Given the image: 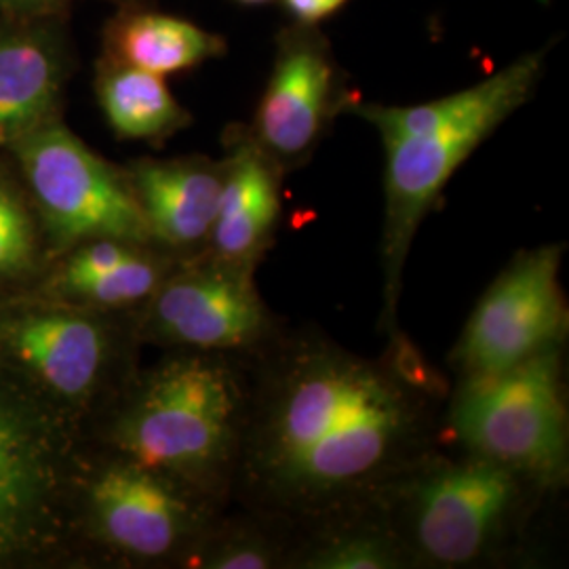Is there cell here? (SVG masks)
<instances>
[{"mask_svg": "<svg viewBox=\"0 0 569 569\" xmlns=\"http://www.w3.org/2000/svg\"><path fill=\"white\" fill-rule=\"evenodd\" d=\"M247 366L232 496L291 538L376 509L443 437L448 387L401 331L371 359L319 331L281 329Z\"/></svg>", "mask_w": 569, "mask_h": 569, "instance_id": "6da1fadb", "label": "cell"}, {"mask_svg": "<svg viewBox=\"0 0 569 569\" xmlns=\"http://www.w3.org/2000/svg\"><path fill=\"white\" fill-rule=\"evenodd\" d=\"M249 401L247 357L197 352L154 369L112 428L117 451L224 505Z\"/></svg>", "mask_w": 569, "mask_h": 569, "instance_id": "7a4b0ae2", "label": "cell"}, {"mask_svg": "<svg viewBox=\"0 0 569 569\" xmlns=\"http://www.w3.org/2000/svg\"><path fill=\"white\" fill-rule=\"evenodd\" d=\"M547 496L488 458L435 448L387 489L373 510L411 568H481L512 557Z\"/></svg>", "mask_w": 569, "mask_h": 569, "instance_id": "3957f363", "label": "cell"}, {"mask_svg": "<svg viewBox=\"0 0 569 569\" xmlns=\"http://www.w3.org/2000/svg\"><path fill=\"white\" fill-rule=\"evenodd\" d=\"M449 443L559 493L569 481V407L563 348L519 366L460 376L448 397Z\"/></svg>", "mask_w": 569, "mask_h": 569, "instance_id": "277c9868", "label": "cell"}, {"mask_svg": "<svg viewBox=\"0 0 569 569\" xmlns=\"http://www.w3.org/2000/svg\"><path fill=\"white\" fill-rule=\"evenodd\" d=\"M538 72L540 58L526 56L488 81L472 84L470 102L448 121L413 138L382 140L387 150L382 270L388 333L399 331L397 308L403 270L418 228L460 164L526 103Z\"/></svg>", "mask_w": 569, "mask_h": 569, "instance_id": "5b68a950", "label": "cell"}, {"mask_svg": "<svg viewBox=\"0 0 569 569\" xmlns=\"http://www.w3.org/2000/svg\"><path fill=\"white\" fill-rule=\"evenodd\" d=\"M563 256V243L540 244L512 256L470 312L451 350L458 378L502 371L566 346L569 306L561 284Z\"/></svg>", "mask_w": 569, "mask_h": 569, "instance_id": "8992f818", "label": "cell"}, {"mask_svg": "<svg viewBox=\"0 0 569 569\" xmlns=\"http://www.w3.org/2000/svg\"><path fill=\"white\" fill-rule=\"evenodd\" d=\"M16 146L23 173L61 243L152 241L133 186L68 129L39 124Z\"/></svg>", "mask_w": 569, "mask_h": 569, "instance_id": "52a82bcc", "label": "cell"}, {"mask_svg": "<svg viewBox=\"0 0 569 569\" xmlns=\"http://www.w3.org/2000/svg\"><path fill=\"white\" fill-rule=\"evenodd\" d=\"M148 327L171 345L239 357L260 352L281 331L253 272L211 256L163 279L150 298Z\"/></svg>", "mask_w": 569, "mask_h": 569, "instance_id": "ba28073f", "label": "cell"}, {"mask_svg": "<svg viewBox=\"0 0 569 569\" xmlns=\"http://www.w3.org/2000/svg\"><path fill=\"white\" fill-rule=\"evenodd\" d=\"M222 505L119 453L89 483V510L108 547L161 561L203 536Z\"/></svg>", "mask_w": 569, "mask_h": 569, "instance_id": "9c48e42d", "label": "cell"}, {"mask_svg": "<svg viewBox=\"0 0 569 569\" xmlns=\"http://www.w3.org/2000/svg\"><path fill=\"white\" fill-rule=\"evenodd\" d=\"M224 164V186L207 256L256 274L281 220L279 163L256 140H243Z\"/></svg>", "mask_w": 569, "mask_h": 569, "instance_id": "30bf717a", "label": "cell"}, {"mask_svg": "<svg viewBox=\"0 0 569 569\" xmlns=\"http://www.w3.org/2000/svg\"><path fill=\"white\" fill-rule=\"evenodd\" d=\"M333 68L312 44L284 49L256 114V143L279 167L305 159L326 129Z\"/></svg>", "mask_w": 569, "mask_h": 569, "instance_id": "8fae6325", "label": "cell"}, {"mask_svg": "<svg viewBox=\"0 0 569 569\" xmlns=\"http://www.w3.org/2000/svg\"><path fill=\"white\" fill-rule=\"evenodd\" d=\"M224 176V163L209 161L138 164L131 186L152 241L176 249H207Z\"/></svg>", "mask_w": 569, "mask_h": 569, "instance_id": "7c38bea8", "label": "cell"}, {"mask_svg": "<svg viewBox=\"0 0 569 569\" xmlns=\"http://www.w3.org/2000/svg\"><path fill=\"white\" fill-rule=\"evenodd\" d=\"M4 342L56 392L87 397L108 361V333L79 315H32L7 326Z\"/></svg>", "mask_w": 569, "mask_h": 569, "instance_id": "4fadbf2b", "label": "cell"}, {"mask_svg": "<svg viewBox=\"0 0 569 569\" xmlns=\"http://www.w3.org/2000/svg\"><path fill=\"white\" fill-rule=\"evenodd\" d=\"M51 489V448L41 428L0 392V557L34 533Z\"/></svg>", "mask_w": 569, "mask_h": 569, "instance_id": "5bb4252c", "label": "cell"}, {"mask_svg": "<svg viewBox=\"0 0 569 569\" xmlns=\"http://www.w3.org/2000/svg\"><path fill=\"white\" fill-rule=\"evenodd\" d=\"M60 87V61L34 32L0 37V146L39 127Z\"/></svg>", "mask_w": 569, "mask_h": 569, "instance_id": "9a60e30c", "label": "cell"}, {"mask_svg": "<svg viewBox=\"0 0 569 569\" xmlns=\"http://www.w3.org/2000/svg\"><path fill=\"white\" fill-rule=\"evenodd\" d=\"M287 568L407 569L411 563L382 517L369 510L296 533Z\"/></svg>", "mask_w": 569, "mask_h": 569, "instance_id": "2e32d148", "label": "cell"}, {"mask_svg": "<svg viewBox=\"0 0 569 569\" xmlns=\"http://www.w3.org/2000/svg\"><path fill=\"white\" fill-rule=\"evenodd\" d=\"M100 102L110 127L127 140H154L186 121L163 77L127 63L103 74Z\"/></svg>", "mask_w": 569, "mask_h": 569, "instance_id": "e0dca14e", "label": "cell"}, {"mask_svg": "<svg viewBox=\"0 0 569 569\" xmlns=\"http://www.w3.org/2000/svg\"><path fill=\"white\" fill-rule=\"evenodd\" d=\"M117 44L127 66L159 77L188 70L224 49V42L194 23L161 13H142L124 21Z\"/></svg>", "mask_w": 569, "mask_h": 569, "instance_id": "ac0fdd59", "label": "cell"}, {"mask_svg": "<svg viewBox=\"0 0 569 569\" xmlns=\"http://www.w3.org/2000/svg\"><path fill=\"white\" fill-rule=\"evenodd\" d=\"M194 561L207 569L287 568L291 536L284 529L244 510L222 526H211Z\"/></svg>", "mask_w": 569, "mask_h": 569, "instance_id": "d6986e66", "label": "cell"}, {"mask_svg": "<svg viewBox=\"0 0 569 569\" xmlns=\"http://www.w3.org/2000/svg\"><path fill=\"white\" fill-rule=\"evenodd\" d=\"M163 274L161 264L138 249L129 260L110 270L61 283V287L70 296L82 298L91 305L122 308L150 300L159 284L163 283Z\"/></svg>", "mask_w": 569, "mask_h": 569, "instance_id": "ffe728a7", "label": "cell"}, {"mask_svg": "<svg viewBox=\"0 0 569 569\" xmlns=\"http://www.w3.org/2000/svg\"><path fill=\"white\" fill-rule=\"evenodd\" d=\"M32 228L16 197L0 186V274H13L32 262Z\"/></svg>", "mask_w": 569, "mask_h": 569, "instance_id": "44dd1931", "label": "cell"}, {"mask_svg": "<svg viewBox=\"0 0 569 569\" xmlns=\"http://www.w3.org/2000/svg\"><path fill=\"white\" fill-rule=\"evenodd\" d=\"M140 244L127 243V241H117V239H96L82 244L81 249L74 253L70 264L66 266L61 274V283L91 277L103 270H110L114 266L129 260Z\"/></svg>", "mask_w": 569, "mask_h": 569, "instance_id": "7402d4cb", "label": "cell"}, {"mask_svg": "<svg viewBox=\"0 0 569 569\" xmlns=\"http://www.w3.org/2000/svg\"><path fill=\"white\" fill-rule=\"evenodd\" d=\"M348 0H284L287 9L306 23L326 20L338 9H342Z\"/></svg>", "mask_w": 569, "mask_h": 569, "instance_id": "603a6c76", "label": "cell"}, {"mask_svg": "<svg viewBox=\"0 0 569 569\" xmlns=\"http://www.w3.org/2000/svg\"><path fill=\"white\" fill-rule=\"evenodd\" d=\"M60 0H0L2 7L16 9V11H37V9H47Z\"/></svg>", "mask_w": 569, "mask_h": 569, "instance_id": "cb8c5ba5", "label": "cell"}, {"mask_svg": "<svg viewBox=\"0 0 569 569\" xmlns=\"http://www.w3.org/2000/svg\"><path fill=\"white\" fill-rule=\"evenodd\" d=\"M239 2H247V4H260V2H268V0H239Z\"/></svg>", "mask_w": 569, "mask_h": 569, "instance_id": "d4e9b609", "label": "cell"}]
</instances>
